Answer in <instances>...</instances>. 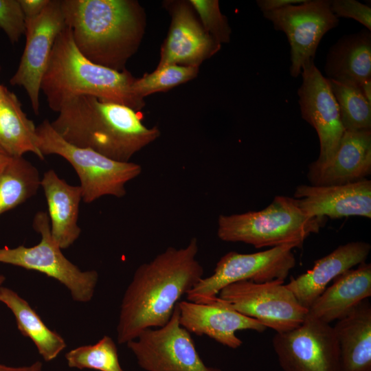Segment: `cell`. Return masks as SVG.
I'll use <instances>...</instances> for the list:
<instances>
[{
  "mask_svg": "<svg viewBox=\"0 0 371 371\" xmlns=\"http://www.w3.org/2000/svg\"><path fill=\"white\" fill-rule=\"evenodd\" d=\"M198 252V240L192 238L186 247H169L137 268L120 306L119 344H127L143 330L167 324L181 297L203 278Z\"/></svg>",
  "mask_w": 371,
  "mask_h": 371,
  "instance_id": "cell-1",
  "label": "cell"
},
{
  "mask_svg": "<svg viewBox=\"0 0 371 371\" xmlns=\"http://www.w3.org/2000/svg\"><path fill=\"white\" fill-rule=\"evenodd\" d=\"M53 129L66 142L111 159L128 162L160 135L148 128L138 111L91 95L72 98L61 106Z\"/></svg>",
  "mask_w": 371,
  "mask_h": 371,
  "instance_id": "cell-2",
  "label": "cell"
},
{
  "mask_svg": "<svg viewBox=\"0 0 371 371\" xmlns=\"http://www.w3.org/2000/svg\"><path fill=\"white\" fill-rule=\"evenodd\" d=\"M65 25L74 42L92 63L125 69L142 40L146 14L134 0H61Z\"/></svg>",
  "mask_w": 371,
  "mask_h": 371,
  "instance_id": "cell-3",
  "label": "cell"
},
{
  "mask_svg": "<svg viewBox=\"0 0 371 371\" xmlns=\"http://www.w3.org/2000/svg\"><path fill=\"white\" fill-rule=\"evenodd\" d=\"M135 79L126 69L116 71L88 60L76 47L71 30L65 25L54 42L40 89L56 112L65 101L83 95L139 111L144 101L132 91Z\"/></svg>",
  "mask_w": 371,
  "mask_h": 371,
  "instance_id": "cell-4",
  "label": "cell"
},
{
  "mask_svg": "<svg viewBox=\"0 0 371 371\" xmlns=\"http://www.w3.org/2000/svg\"><path fill=\"white\" fill-rule=\"evenodd\" d=\"M326 218L310 217L295 198L276 196L265 209L218 218L217 236L225 242H241L256 248L291 245L302 246L311 234L325 225Z\"/></svg>",
  "mask_w": 371,
  "mask_h": 371,
  "instance_id": "cell-5",
  "label": "cell"
},
{
  "mask_svg": "<svg viewBox=\"0 0 371 371\" xmlns=\"http://www.w3.org/2000/svg\"><path fill=\"white\" fill-rule=\"evenodd\" d=\"M36 146L45 157L56 155L74 168L80 181L82 201L91 203L104 196L123 197L126 184L142 172L140 165L111 159L89 148L71 144L52 127L48 120L36 128Z\"/></svg>",
  "mask_w": 371,
  "mask_h": 371,
  "instance_id": "cell-6",
  "label": "cell"
},
{
  "mask_svg": "<svg viewBox=\"0 0 371 371\" xmlns=\"http://www.w3.org/2000/svg\"><path fill=\"white\" fill-rule=\"evenodd\" d=\"M32 226L41 235L40 242L29 247L5 246L0 249V262L41 272L65 285L76 302L90 301L98 280V272L82 271L63 255L52 236L47 212H38Z\"/></svg>",
  "mask_w": 371,
  "mask_h": 371,
  "instance_id": "cell-7",
  "label": "cell"
},
{
  "mask_svg": "<svg viewBox=\"0 0 371 371\" xmlns=\"http://www.w3.org/2000/svg\"><path fill=\"white\" fill-rule=\"evenodd\" d=\"M291 245L271 247L253 254L229 251L217 262L213 273L203 278L186 294L188 301L206 303L217 297L225 286L239 281H284L296 260Z\"/></svg>",
  "mask_w": 371,
  "mask_h": 371,
  "instance_id": "cell-8",
  "label": "cell"
},
{
  "mask_svg": "<svg viewBox=\"0 0 371 371\" xmlns=\"http://www.w3.org/2000/svg\"><path fill=\"white\" fill-rule=\"evenodd\" d=\"M284 282L281 280L260 283L239 281L223 288L217 297L276 333H284L300 326L308 310L299 303Z\"/></svg>",
  "mask_w": 371,
  "mask_h": 371,
  "instance_id": "cell-9",
  "label": "cell"
},
{
  "mask_svg": "<svg viewBox=\"0 0 371 371\" xmlns=\"http://www.w3.org/2000/svg\"><path fill=\"white\" fill-rule=\"evenodd\" d=\"M126 345L146 371H221L200 357L190 333L180 325L178 304L166 324L143 330Z\"/></svg>",
  "mask_w": 371,
  "mask_h": 371,
  "instance_id": "cell-10",
  "label": "cell"
},
{
  "mask_svg": "<svg viewBox=\"0 0 371 371\" xmlns=\"http://www.w3.org/2000/svg\"><path fill=\"white\" fill-rule=\"evenodd\" d=\"M272 344L283 371H341L333 327L308 313L297 327L276 333Z\"/></svg>",
  "mask_w": 371,
  "mask_h": 371,
  "instance_id": "cell-11",
  "label": "cell"
},
{
  "mask_svg": "<svg viewBox=\"0 0 371 371\" xmlns=\"http://www.w3.org/2000/svg\"><path fill=\"white\" fill-rule=\"evenodd\" d=\"M262 14L276 30L286 34L291 47L290 74L295 78L306 64L314 61L322 38L339 23L327 0H306Z\"/></svg>",
  "mask_w": 371,
  "mask_h": 371,
  "instance_id": "cell-12",
  "label": "cell"
},
{
  "mask_svg": "<svg viewBox=\"0 0 371 371\" xmlns=\"http://www.w3.org/2000/svg\"><path fill=\"white\" fill-rule=\"evenodd\" d=\"M65 27L61 0H49L38 16L26 21L25 45L10 83L25 90L36 115L39 113L41 80L56 38Z\"/></svg>",
  "mask_w": 371,
  "mask_h": 371,
  "instance_id": "cell-13",
  "label": "cell"
},
{
  "mask_svg": "<svg viewBox=\"0 0 371 371\" xmlns=\"http://www.w3.org/2000/svg\"><path fill=\"white\" fill-rule=\"evenodd\" d=\"M302 82L297 90L302 119L316 131L319 140V155L315 161L325 164L335 154L345 131L338 105L327 78L311 61L302 69Z\"/></svg>",
  "mask_w": 371,
  "mask_h": 371,
  "instance_id": "cell-14",
  "label": "cell"
},
{
  "mask_svg": "<svg viewBox=\"0 0 371 371\" xmlns=\"http://www.w3.org/2000/svg\"><path fill=\"white\" fill-rule=\"evenodd\" d=\"M180 325L190 333L206 335L232 349L241 346L238 330L263 332L267 327L259 321L245 316L218 297L206 303L178 302Z\"/></svg>",
  "mask_w": 371,
  "mask_h": 371,
  "instance_id": "cell-15",
  "label": "cell"
},
{
  "mask_svg": "<svg viewBox=\"0 0 371 371\" xmlns=\"http://www.w3.org/2000/svg\"><path fill=\"white\" fill-rule=\"evenodd\" d=\"M171 23L157 67L168 65H199L221 48L203 27L189 2L170 3Z\"/></svg>",
  "mask_w": 371,
  "mask_h": 371,
  "instance_id": "cell-16",
  "label": "cell"
},
{
  "mask_svg": "<svg viewBox=\"0 0 371 371\" xmlns=\"http://www.w3.org/2000/svg\"><path fill=\"white\" fill-rule=\"evenodd\" d=\"M294 196L299 207L310 217L371 218V181L366 178L341 185H300Z\"/></svg>",
  "mask_w": 371,
  "mask_h": 371,
  "instance_id": "cell-17",
  "label": "cell"
},
{
  "mask_svg": "<svg viewBox=\"0 0 371 371\" xmlns=\"http://www.w3.org/2000/svg\"><path fill=\"white\" fill-rule=\"evenodd\" d=\"M371 173V130H345L333 158L325 164L312 162L307 177L313 186L352 183Z\"/></svg>",
  "mask_w": 371,
  "mask_h": 371,
  "instance_id": "cell-18",
  "label": "cell"
},
{
  "mask_svg": "<svg viewBox=\"0 0 371 371\" xmlns=\"http://www.w3.org/2000/svg\"><path fill=\"white\" fill-rule=\"evenodd\" d=\"M370 249L371 245L363 241L339 245L329 254L315 261L311 269L292 278L285 285L299 303L308 310L331 281L365 262Z\"/></svg>",
  "mask_w": 371,
  "mask_h": 371,
  "instance_id": "cell-19",
  "label": "cell"
},
{
  "mask_svg": "<svg viewBox=\"0 0 371 371\" xmlns=\"http://www.w3.org/2000/svg\"><path fill=\"white\" fill-rule=\"evenodd\" d=\"M40 186L46 199L52 236L61 249H67L81 233L78 225L81 188L67 183L52 169L44 172Z\"/></svg>",
  "mask_w": 371,
  "mask_h": 371,
  "instance_id": "cell-20",
  "label": "cell"
},
{
  "mask_svg": "<svg viewBox=\"0 0 371 371\" xmlns=\"http://www.w3.org/2000/svg\"><path fill=\"white\" fill-rule=\"evenodd\" d=\"M371 296V264L363 262L350 269L326 287L308 309V315L330 324L347 315Z\"/></svg>",
  "mask_w": 371,
  "mask_h": 371,
  "instance_id": "cell-21",
  "label": "cell"
},
{
  "mask_svg": "<svg viewBox=\"0 0 371 371\" xmlns=\"http://www.w3.org/2000/svg\"><path fill=\"white\" fill-rule=\"evenodd\" d=\"M333 327L340 354L341 371H371V304L356 306Z\"/></svg>",
  "mask_w": 371,
  "mask_h": 371,
  "instance_id": "cell-22",
  "label": "cell"
},
{
  "mask_svg": "<svg viewBox=\"0 0 371 371\" xmlns=\"http://www.w3.org/2000/svg\"><path fill=\"white\" fill-rule=\"evenodd\" d=\"M324 69L327 78L360 87L371 78V33L363 29L345 35L330 49Z\"/></svg>",
  "mask_w": 371,
  "mask_h": 371,
  "instance_id": "cell-23",
  "label": "cell"
},
{
  "mask_svg": "<svg viewBox=\"0 0 371 371\" xmlns=\"http://www.w3.org/2000/svg\"><path fill=\"white\" fill-rule=\"evenodd\" d=\"M0 302L13 313L19 330L29 337L45 361H50L66 348L64 339L50 330L26 300L12 289L0 287Z\"/></svg>",
  "mask_w": 371,
  "mask_h": 371,
  "instance_id": "cell-24",
  "label": "cell"
},
{
  "mask_svg": "<svg viewBox=\"0 0 371 371\" xmlns=\"http://www.w3.org/2000/svg\"><path fill=\"white\" fill-rule=\"evenodd\" d=\"M36 128L22 110L16 95L9 91L0 100V147L11 157L32 153L43 159L36 146Z\"/></svg>",
  "mask_w": 371,
  "mask_h": 371,
  "instance_id": "cell-25",
  "label": "cell"
},
{
  "mask_svg": "<svg viewBox=\"0 0 371 371\" xmlns=\"http://www.w3.org/2000/svg\"><path fill=\"white\" fill-rule=\"evenodd\" d=\"M40 181L38 170L30 161L12 157L0 173V215L34 196Z\"/></svg>",
  "mask_w": 371,
  "mask_h": 371,
  "instance_id": "cell-26",
  "label": "cell"
},
{
  "mask_svg": "<svg viewBox=\"0 0 371 371\" xmlns=\"http://www.w3.org/2000/svg\"><path fill=\"white\" fill-rule=\"evenodd\" d=\"M327 79L337 103L344 129L371 130V104L365 98L360 88Z\"/></svg>",
  "mask_w": 371,
  "mask_h": 371,
  "instance_id": "cell-27",
  "label": "cell"
},
{
  "mask_svg": "<svg viewBox=\"0 0 371 371\" xmlns=\"http://www.w3.org/2000/svg\"><path fill=\"white\" fill-rule=\"evenodd\" d=\"M70 368L99 371H123L113 340L104 336L93 345L82 346L65 355Z\"/></svg>",
  "mask_w": 371,
  "mask_h": 371,
  "instance_id": "cell-28",
  "label": "cell"
},
{
  "mask_svg": "<svg viewBox=\"0 0 371 371\" xmlns=\"http://www.w3.org/2000/svg\"><path fill=\"white\" fill-rule=\"evenodd\" d=\"M199 67L168 65L157 67L152 73L135 79L133 93L140 99L155 93L166 91L194 78Z\"/></svg>",
  "mask_w": 371,
  "mask_h": 371,
  "instance_id": "cell-29",
  "label": "cell"
},
{
  "mask_svg": "<svg viewBox=\"0 0 371 371\" xmlns=\"http://www.w3.org/2000/svg\"><path fill=\"white\" fill-rule=\"evenodd\" d=\"M192 9L199 15L204 30L219 44L229 43L231 28L217 0H190Z\"/></svg>",
  "mask_w": 371,
  "mask_h": 371,
  "instance_id": "cell-30",
  "label": "cell"
},
{
  "mask_svg": "<svg viewBox=\"0 0 371 371\" xmlns=\"http://www.w3.org/2000/svg\"><path fill=\"white\" fill-rule=\"evenodd\" d=\"M0 28L16 43L26 32V21L19 0H0Z\"/></svg>",
  "mask_w": 371,
  "mask_h": 371,
  "instance_id": "cell-31",
  "label": "cell"
},
{
  "mask_svg": "<svg viewBox=\"0 0 371 371\" xmlns=\"http://www.w3.org/2000/svg\"><path fill=\"white\" fill-rule=\"evenodd\" d=\"M333 14L338 17L353 19L371 30V8L355 0L330 1Z\"/></svg>",
  "mask_w": 371,
  "mask_h": 371,
  "instance_id": "cell-32",
  "label": "cell"
},
{
  "mask_svg": "<svg viewBox=\"0 0 371 371\" xmlns=\"http://www.w3.org/2000/svg\"><path fill=\"white\" fill-rule=\"evenodd\" d=\"M19 2L27 21L38 16L49 0H19Z\"/></svg>",
  "mask_w": 371,
  "mask_h": 371,
  "instance_id": "cell-33",
  "label": "cell"
},
{
  "mask_svg": "<svg viewBox=\"0 0 371 371\" xmlns=\"http://www.w3.org/2000/svg\"><path fill=\"white\" fill-rule=\"evenodd\" d=\"M306 0H258L257 5L263 12L277 10L291 5L304 3Z\"/></svg>",
  "mask_w": 371,
  "mask_h": 371,
  "instance_id": "cell-34",
  "label": "cell"
},
{
  "mask_svg": "<svg viewBox=\"0 0 371 371\" xmlns=\"http://www.w3.org/2000/svg\"><path fill=\"white\" fill-rule=\"evenodd\" d=\"M43 364L36 361L27 366L12 367L0 363V371H42Z\"/></svg>",
  "mask_w": 371,
  "mask_h": 371,
  "instance_id": "cell-35",
  "label": "cell"
},
{
  "mask_svg": "<svg viewBox=\"0 0 371 371\" xmlns=\"http://www.w3.org/2000/svg\"><path fill=\"white\" fill-rule=\"evenodd\" d=\"M359 88L365 98L371 104V78L362 82Z\"/></svg>",
  "mask_w": 371,
  "mask_h": 371,
  "instance_id": "cell-36",
  "label": "cell"
},
{
  "mask_svg": "<svg viewBox=\"0 0 371 371\" xmlns=\"http://www.w3.org/2000/svg\"><path fill=\"white\" fill-rule=\"evenodd\" d=\"M12 157H10L1 147H0V173L3 170L5 166Z\"/></svg>",
  "mask_w": 371,
  "mask_h": 371,
  "instance_id": "cell-37",
  "label": "cell"
},
{
  "mask_svg": "<svg viewBox=\"0 0 371 371\" xmlns=\"http://www.w3.org/2000/svg\"><path fill=\"white\" fill-rule=\"evenodd\" d=\"M8 92L9 90H8L6 87L0 85V100L3 99Z\"/></svg>",
  "mask_w": 371,
  "mask_h": 371,
  "instance_id": "cell-38",
  "label": "cell"
},
{
  "mask_svg": "<svg viewBox=\"0 0 371 371\" xmlns=\"http://www.w3.org/2000/svg\"><path fill=\"white\" fill-rule=\"evenodd\" d=\"M5 279V277L3 275L0 274V287L2 286L3 283L4 282Z\"/></svg>",
  "mask_w": 371,
  "mask_h": 371,
  "instance_id": "cell-39",
  "label": "cell"
}]
</instances>
